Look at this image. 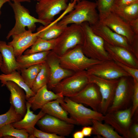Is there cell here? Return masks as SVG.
Here are the masks:
<instances>
[{
    "label": "cell",
    "mask_w": 138,
    "mask_h": 138,
    "mask_svg": "<svg viewBox=\"0 0 138 138\" xmlns=\"http://www.w3.org/2000/svg\"><path fill=\"white\" fill-rule=\"evenodd\" d=\"M5 86L10 93L9 100L11 105L14 107L17 112L23 118L27 110L26 96L25 91L12 81L7 82Z\"/></svg>",
    "instance_id": "19"
},
{
    "label": "cell",
    "mask_w": 138,
    "mask_h": 138,
    "mask_svg": "<svg viewBox=\"0 0 138 138\" xmlns=\"http://www.w3.org/2000/svg\"><path fill=\"white\" fill-rule=\"evenodd\" d=\"M29 136L25 130L16 128L12 123L5 125L0 128V138H28Z\"/></svg>",
    "instance_id": "31"
},
{
    "label": "cell",
    "mask_w": 138,
    "mask_h": 138,
    "mask_svg": "<svg viewBox=\"0 0 138 138\" xmlns=\"http://www.w3.org/2000/svg\"><path fill=\"white\" fill-rule=\"evenodd\" d=\"M128 22L135 35H138V18Z\"/></svg>",
    "instance_id": "42"
},
{
    "label": "cell",
    "mask_w": 138,
    "mask_h": 138,
    "mask_svg": "<svg viewBox=\"0 0 138 138\" xmlns=\"http://www.w3.org/2000/svg\"><path fill=\"white\" fill-rule=\"evenodd\" d=\"M132 107L120 110L113 113L116 119L125 129L129 130L131 123Z\"/></svg>",
    "instance_id": "34"
},
{
    "label": "cell",
    "mask_w": 138,
    "mask_h": 138,
    "mask_svg": "<svg viewBox=\"0 0 138 138\" xmlns=\"http://www.w3.org/2000/svg\"><path fill=\"white\" fill-rule=\"evenodd\" d=\"M30 138H64L56 134L43 131L34 128L32 134L29 136Z\"/></svg>",
    "instance_id": "37"
},
{
    "label": "cell",
    "mask_w": 138,
    "mask_h": 138,
    "mask_svg": "<svg viewBox=\"0 0 138 138\" xmlns=\"http://www.w3.org/2000/svg\"><path fill=\"white\" fill-rule=\"evenodd\" d=\"M3 63V59L2 55L0 53V67L2 66Z\"/></svg>",
    "instance_id": "47"
},
{
    "label": "cell",
    "mask_w": 138,
    "mask_h": 138,
    "mask_svg": "<svg viewBox=\"0 0 138 138\" xmlns=\"http://www.w3.org/2000/svg\"><path fill=\"white\" fill-rule=\"evenodd\" d=\"M138 1V0H116L114 6H124L131 4Z\"/></svg>",
    "instance_id": "41"
},
{
    "label": "cell",
    "mask_w": 138,
    "mask_h": 138,
    "mask_svg": "<svg viewBox=\"0 0 138 138\" xmlns=\"http://www.w3.org/2000/svg\"><path fill=\"white\" fill-rule=\"evenodd\" d=\"M46 62L50 71L49 80L47 85L48 89H52L63 79L75 73L62 67L58 55L52 51L48 54Z\"/></svg>",
    "instance_id": "16"
},
{
    "label": "cell",
    "mask_w": 138,
    "mask_h": 138,
    "mask_svg": "<svg viewBox=\"0 0 138 138\" xmlns=\"http://www.w3.org/2000/svg\"><path fill=\"white\" fill-rule=\"evenodd\" d=\"M90 26L94 32L107 43L112 45L124 48L134 54L132 46L125 37L113 31L99 21L95 24Z\"/></svg>",
    "instance_id": "15"
},
{
    "label": "cell",
    "mask_w": 138,
    "mask_h": 138,
    "mask_svg": "<svg viewBox=\"0 0 138 138\" xmlns=\"http://www.w3.org/2000/svg\"><path fill=\"white\" fill-rule=\"evenodd\" d=\"M12 0H0V16L1 14V9L3 5L7 2H9ZM1 25L0 23V29L1 28Z\"/></svg>",
    "instance_id": "45"
},
{
    "label": "cell",
    "mask_w": 138,
    "mask_h": 138,
    "mask_svg": "<svg viewBox=\"0 0 138 138\" xmlns=\"http://www.w3.org/2000/svg\"><path fill=\"white\" fill-rule=\"evenodd\" d=\"M50 76L49 67L46 62L42 63L41 68L31 88L35 94L40 88L48 83Z\"/></svg>",
    "instance_id": "30"
},
{
    "label": "cell",
    "mask_w": 138,
    "mask_h": 138,
    "mask_svg": "<svg viewBox=\"0 0 138 138\" xmlns=\"http://www.w3.org/2000/svg\"><path fill=\"white\" fill-rule=\"evenodd\" d=\"M87 77L89 83L96 84L99 88L102 98L99 112L105 115L112 104L119 78L107 79L88 74Z\"/></svg>",
    "instance_id": "8"
},
{
    "label": "cell",
    "mask_w": 138,
    "mask_h": 138,
    "mask_svg": "<svg viewBox=\"0 0 138 138\" xmlns=\"http://www.w3.org/2000/svg\"><path fill=\"white\" fill-rule=\"evenodd\" d=\"M99 21L125 37L133 47L138 43V35H135L128 22L113 12H110L99 16Z\"/></svg>",
    "instance_id": "7"
},
{
    "label": "cell",
    "mask_w": 138,
    "mask_h": 138,
    "mask_svg": "<svg viewBox=\"0 0 138 138\" xmlns=\"http://www.w3.org/2000/svg\"><path fill=\"white\" fill-rule=\"evenodd\" d=\"M93 130L92 134L106 138H122L123 137L109 125L103 124L97 120H92Z\"/></svg>",
    "instance_id": "28"
},
{
    "label": "cell",
    "mask_w": 138,
    "mask_h": 138,
    "mask_svg": "<svg viewBox=\"0 0 138 138\" xmlns=\"http://www.w3.org/2000/svg\"><path fill=\"white\" fill-rule=\"evenodd\" d=\"M33 0L36 1H38V2L39 1H41V0Z\"/></svg>",
    "instance_id": "49"
},
{
    "label": "cell",
    "mask_w": 138,
    "mask_h": 138,
    "mask_svg": "<svg viewBox=\"0 0 138 138\" xmlns=\"http://www.w3.org/2000/svg\"><path fill=\"white\" fill-rule=\"evenodd\" d=\"M93 130L92 127L86 126H84L81 131L84 137H89L92 134Z\"/></svg>",
    "instance_id": "43"
},
{
    "label": "cell",
    "mask_w": 138,
    "mask_h": 138,
    "mask_svg": "<svg viewBox=\"0 0 138 138\" xmlns=\"http://www.w3.org/2000/svg\"><path fill=\"white\" fill-rule=\"evenodd\" d=\"M129 138H138V124L135 123L129 129Z\"/></svg>",
    "instance_id": "40"
},
{
    "label": "cell",
    "mask_w": 138,
    "mask_h": 138,
    "mask_svg": "<svg viewBox=\"0 0 138 138\" xmlns=\"http://www.w3.org/2000/svg\"><path fill=\"white\" fill-rule=\"evenodd\" d=\"M104 47L112 59L115 62L138 69V61L130 51L122 47L111 45L105 42Z\"/></svg>",
    "instance_id": "17"
},
{
    "label": "cell",
    "mask_w": 138,
    "mask_h": 138,
    "mask_svg": "<svg viewBox=\"0 0 138 138\" xmlns=\"http://www.w3.org/2000/svg\"><path fill=\"white\" fill-rule=\"evenodd\" d=\"M134 89L132 97V106L131 113L132 117L138 109V82L133 80Z\"/></svg>",
    "instance_id": "38"
},
{
    "label": "cell",
    "mask_w": 138,
    "mask_h": 138,
    "mask_svg": "<svg viewBox=\"0 0 138 138\" xmlns=\"http://www.w3.org/2000/svg\"><path fill=\"white\" fill-rule=\"evenodd\" d=\"M0 81L2 86H5L6 83L8 81H12L16 83L25 91L27 100L35 94L26 84L21 74L17 70L8 74L3 73L0 74Z\"/></svg>",
    "instance_id": "25"
},
{
    "label": "cell",
    "mask_w": 138,
    "mask_h": 138,
    "mask_svg": "<svg viewBox=\"0 0 138 138\" xmlns=\"http://www.w3.org/2000/svg\"><path fill=\"white\" fill-rule=\"evenodd\" d=\"M22 118L20 115L17 112L14 107L11 105L7 112L0 115V128L6 124L19 121Z\"/></svg>",
    "instance_id": "35"
},
{
    "label": "cell",
    "mask_w": 138,
    "mask_h": 138,
    "mask_svg": "<svg viewBox=\"0 0 138 138\" xmlns=\"http://www.w3.org/2000/svg\"><path fill=\"white\" fill-rule=\"evenodd\" d=\"M64 97L61 93H56L49 90L47 85H45L39 89L34 96L29 98L27 102L30 105L31 108L35 111L41 109L50 101Z\"/></svg>",
    "instance_id": "20"
},
{
    "label": "cell",
    "mask_w": 138,
    "mask_h": 138,
    "mask_svg": "<svg viewBox=\"0 0 138 138\" xmlns=\"http://www.w3.org/2000/svg\"><path fill=\"white\" fill-rule=\"evenodd\" d=\"M80 0H71V3H72L73 2H75L77 3V2Z\"/></svg>",
    "instance_id": "48"
},
{
    "label": "cell",
    "mask_w": 138,
    "mask_h": 138,
    "mask_svg": "<svg viewBox=\"0 0 138 138\" xmlns=\"http://www.w3.org/2000/svg\"><path fill=\"white\" fill-rule=\"evenodd\" d=\"M68 0H41L36 6L38 18L49 22H52L54 17L68 6Z\"/></svg>",
    "instance_id": "12"
},
{
    "label": "cell",
    "mask_w": 138,
    "mask_h": 138,
    "mask_svg": "<svg viewBox=\"0 0 138 138\" xmlns=\"http://www.w3.org/2000/svg\"><path fill=\"white\" fill-rule=\"evenodd\" d=\"M12 8L15 15V23L13 27L7 35L6 38L8 39L13 36L20 34L28 30L32 32L35 31L36 24L39 23L43 26L47 25L51 22H49L36 18L31 15L29 10L21 5L20 3L10 1L8 2Z\"/></svg>",
    "instance_id": "3"
},
{
    "label": "cell",
    "mask_w": 138,
    "mask_h": 138,
    "mask_svg": "<svg viewBox=\"0 0 138 138\" xmlns=\"http://www.w3.org/2000/svg\"><path fill=\"white\" fill-rule=\"evenodd\" d=\"M84 33L82 49L87 57L100 61L112 60L104 47L105 41L95 33L87 22L80 24Z\"/></svg>",
    "instance_id": "2"
},
{
    "label": "cell",
    "mask_w": 138,
    "mask_h": 138,
    "mask_svg": "<svg viewBox=\"0 0 138 138\" xmlns=\"http://www.w3.org/2000/svg\"><path fill=\"white\" fill-rule=\"evenodd\" d=\"M87 74L86 70L75 72L61 81L52 89L55 93H60L64 97H69L89 83Z\"/></svg>",
    "instance_id": "9"
},
{
    "label": "cell",
    "mask_w": 138,
    "mask_h": 138,
    "mask_svg": "<svg viewBox=\"0 0 138 138\" xmlns=\"http://www.w3.org/2000/svg\"><path fill=\"white\" fill-rule=\"evenodd\" d=\"M67 26L59 25L57 22H52L45 26H40L37 29V31H39L38 37L47 40L56 39Z\"/></svg>",
    "instance_id": "26"
},
{
    "label": "cell",
    "mask_w": 138,
    "mask_h": 138,
    "mask_svg": "<svg viewBox=\"0 0 138 138\" xmlns=\"http://www.w3.org/2000/svg\"><path fill=\"white\" fill-rule=\"evenodd\" d=\"M73 138H83L84 137L81 131L75 132L73 134Z\"/></svg>",
    "instance_id": "44"
},
{
    "label": "cell",
    "mask_w": 138,
    "mask_h": 138,
    "mask_svg": "<svg viewBox=\"0 0 138 138\" xmlns=\"http://www.w3.org/2000/svg\"><path fill=\"white\" fill-rule=\"evenodd\" d=\"M60 104L75 120L77 125L84 126L92 125V120L102 122L104 115L101 113L88 108L82 104L75 102L68 97H65Z\"/></svg>",
    "instance_id": "4"
},
{
    "label": "cell",
    "mask_w": 138,
    "mask_h": 138,
    "mask_svg": "<svg viewBox=\"0 0 138 138\" xmlns=\"http://www.w3.org/2000/svg\"><path fill=\"white\" fill-rule=\"evenodd\" d=\"M125 71L132 77L133 80L138 82V69L134 68L118 62H115Z\"/></svg>",
    "instance_id": "39"
},
{
    "label": "cell",
    "mask_w": 138,
    "mask_h": 138,
    "mask_svg": "<svg viewBox=\"0 0 138 138\" xmlns=\"http://www.w3.org/2000/svg\"><path fill=\"white\" fill-rule=\"evenodd\" d=\"M58 56L61 66L74 72L86 70L103 62L87 56L83 52L82 45H78L63 55Z\"/></svg>",
    "instance_id": "5"
},
{
    "label": "cell",
    "mask_w": 138,
    "mask_h": 138,
    "mask_svg": "<svg viewBox=\"0 0 138 138\" xmlns=\"http://www.w3.org/2000/svg\"><path fill=\"white\" fill-rule=\"evenodd\" d=\"M26 106V112L23 118L12 124L16 128L25 130L30 136L32 135L35 126L37 122L45 114L41 110L38 114H35L31 110L30 105L27 102Z\"/></svg>",
    "instance_id": "22"
},
{
    "label": "cell",
    "mask_w": 138,
    "mask_h": 138,
    "mask_svg": "<svg viewBox=\"0 0 138 138\" xmlns=\"http://www.w3.org/2000/svg\"><path fill=\"white\" fill-rule=\"evenodd\" d=\"M58 41V38L47 40L38 37L31 48L26 50L24 52V54L53 50L57 45Z\"/></svg>",
    "instance_id": "29"
},
{
    "label": "cell",
    "mask_w": 138,
    "mask_h": 138,
    "mask_svg": "<svg viewBox=\"0 0 138 138\" xmlns=\"http://www.w3.org/2000/svg\"><path fill=\"white\" fill-rule=\"evenodd\" d=\"M13 2L21 3L22 2H30V0H12Z\"/></svg>",
    "instance_id": "46"
},
{
    "label": "cell",
    "mask_w": 138,
    "mask_h": 138,
    "mask_svg": "<svg viewBox=\"0 0 138 138\" xmlns=\"http://www.w3.org/2000/svg\"><path fill=\"white\" fill-rule=\"evenodd\" d=\"M115 1L116 0H97L96 3L99 16L111 12Z\"/></svg>",
    "instance_id": "36"
},
{
    "label": "cell",
    "mask_w": 138,
    "mask_h": 138,
    "mask_svg": "<svg viewBox=\"0 0 138 138\" xmlns=\"http://www.w3.org/2000/svg\"><path fill=\"white\" fill-rule=\"evenodd\" d=\"M42 63L35 65L20 70L21 75L25 82L31 89L41 68Z\"/></svg>",
    "instance_id": "32"
},
{
    "label": "cell",
    "mask_w": 138,
    "mask_h": 138,
    "mask_svg": "<svg viewBox=\"0 0 138 138\" xmlns=\"http://www.w3.org/2000/svg\"><path fill=\"white\" fill-rule=\"evenodd\" d=\"M41 130L56 134L64 138L73 132L75 125L45 114L36 124Z\"/></svg>",
    "instance_id": "11"
},
{
    "label": "cell",
    "mask_w": 138,
    "mask_h": 138,
    "mask_svg": "<svg viewBox=\"0 0 138 138\" xmlns=\"http://www.w3.org/2000/svg\"><path fill=\"white\" fill-rule=\"evenodd\" d=\"M114 129L118 133L126 138H129V130L122 126L115 118L113 113H107L104 115L103 120Z\"/></svg>",
    "instance_id": "33"
},
{
    "label": "cell",
    "mask_w": 138,
    "mask_h": 138,
    "mask_svg": "<svg viewBox=\"0 0 138 138\" xmlns=\"http://www.w3.org/2000/svg\"><path fill=\"white\" fill-rule=\"evenodd\" d=\"M77 3L69 14L57 22L58 24L65 26L70 24L80 25L86 22L91 25L99 21V15L96 9V2L80 0Z\"/></svg>",
    "instance_id": "1"
},
{
    "label": "cell",
    "mask_w": 138,
    "mask_h": 138,
    "mask_svg": "<svg viewBox=\"0 0 138 138\" xmlns=\"http://www.w3.org/2000/svg\"><path fill=\"white\" fill-rule=\"evenodd\" d=\"M127 77H123L119 78L112 103L107 113H113L124 108L126 109L132 100L134 84H132Z\"/></svg>",
    "instance_id": "10"
},
{
    "label": "cell",
    "mask_w": 138,
    "mask_h": 138,
    "mask_svg": "<svg viewBox=\"0 0 138 138\" xmlns=\"http://www.w3.org/2000/svg\"><path fill=\"white\" fill-rule=\"evenodd\" d=\"M58 38L57 45L52 51L60 56L77 45H82L84 33L81 26L75 24L67 26Z\"/></svg>",
    "instance_id": "6"
},
{
    "label": "cell",
    "mask_w": 138,
    "mask_h": 138,
    "mask_svg": "<svg viewBox=\"0 0 138 138\" xmlns=\"http://www.w3.org/2000/svg\"><path fill=\"white\" fill-rule=\"evenodd\" d=\"M59 98L50 101L45 104L41 110L47 114L68 123L77 125L76 121L69 118L67 112L61 106V102L64 99Z\"/></svg>",
    "instance_id": "23"
},
{
    "label": "cell",
    "mask_w": 138,
    "mask_h": 138,
    "mask_svg": "<svg viewBox=\"0 0 138 138\" xmlns=\"http://www.w3.org/2000/svg\"><path fill=\"white\" fill-rule=\"evenodd\" d=\"M72 100L90 107L99 112L101 96L99 88L95 84L89 83L76 94L69 97Z\"/></svg>",
    "instance_id": "13"
},
{
    "label": "cell",
    "mask_w": 138,
    "mask_h": 138,
    "mask_svg": "<svg viewBox=\"0 0 138 138\" xmlns=\"http://www.w3.org/2000/svg\"><path fill=\"white\" fill-rule=\"evenodd\" d=\"M0 52L3 59L0 69L3 74H8L18 70L16 57L12 46L7 44L5 41L0 40Z\"/></svg>",
    "instance_id": "21"
},
{
    "label": "cell",
    "mask_w": 138,
    "mask_h": 138,
    "mask_svg": "<svg viewBox=\"0 0 138 138\" xmlns=\"http://www.w3.org/2000/svg\"><path fill=\"white\" fill-rule=\"evenodd\" d=\"M39 33L38 31L33 33L28 30L12 36V40L8 42V44L13 47L16 58L22 55L28 48L33 44Z\"/></svg>",
    "instance_id": "18"
},
{
    "label": "cell",
    "mask_w": 138,
    "mask_h": 138,
    "mask_svg": "<svg viewBox=\"0 0 138 138\" xmlns=\"http://www.w3.org/2000/svg\"><path fill=\"white\" fill-rule=\"evenodd\" d=\"M111 12L128 22L138 18V1L124 6H114Z\"/></svg>",
    "instance_id": "27"
},
{
    "label": "cell",
    "mask_w": 138,
    "mask_h": 138,
    "mask_svg": "<svg viewBox=\"0 0 138 138\" xmlns=\"http://www.w3.org/2000/svg\"><path fill=\"white\" fill-rule=\"evenodd\" d=\"M50 51L24 54L16 57L18 70L45 62Z\"/></svg>",
    "instance_id": "24"
},
{
    "label": "cell",
    "mask_w": 138,
    "mask_h": 138,
    "mask_svg": "<svg viewBox=\"0 0 138 138\" xmlns=\"http://www.w3.org/2000/svg\"><path fill=\"white\" fill-rule=\"evenodd\" d=\"M86 71L88 74L109 80L130 76L113 60L103 61L94 65Z\"/></svg>",
    "instance_id": "14"
}]
</instances>
